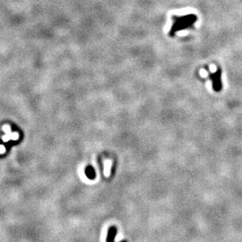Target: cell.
Here are the masks:
<instances>
[{
    "mask_svg": "<svg viewBox=\"0 0 242 242\" xmlns=\"http://www.w3.org/2000/svg\"><path fill=\"white\" fill-rule=\"evenodd\" d=\"M85 175L90 179H94L96 178V172H95L94 169L92 166H88L85 169Z\"/></svg>",
    "mask_w": 242,
    "mask_h": 242,
    "instance_id": "obj_5",
    "label": "cell"
},
{
    "mask_svg": "<svg viewBox=\"0 0 242 242\" xmlns=\"http://www.w3.org/2000/svg\"><path fill=\"white\" fill-rule=\"evenodd\" d=\"M5 153V148L4 145H0V153Z\"/></svg>",
    "mask_w": 242,
    "mask_h": 242,
    "instance_id": "obj_6",
    "label": "cell"
},
{
    "mask_svg": "<svg viewBox=\"0 0 242 242\" xmlns=\"http://www.w3.org/2000/svg\"><path fill=\"white\" fill-rule=\"evenodd\" d=\"M197 21V16L194 13H188L186 15H173L172 26L169 32L171 37H173L176 33L187 29L192 28Z\"/></svg>",
    "mask_w": 242,
    "mask_h": 242,
    "instance_id": "obj_1",
    "label": "cell"
},
{
    "mask_svg": "<svg viewBox=\"0 0 242 242\" xmlns=\"http://www.w3.org/2000/svg\"><path fill=\"white\" fill-rule=\"evenodd\" d=\"M222 71L221 69H217L215 73H209V77L213 82V88L215 92H220L222 90Z\"/></svg>",
    "mask_w": 242,
    "mask_h": 242,
    "instance_id": "obj_2",
    "label": "cell"
},
{
    "mask_svg": "<svg viewBox=\"0 0 242 242\" xmlns=\"http://www.w3.org/2000/svg\"><path fill=\"white\" fill-rule=\"evenodd\" d=\"M2 130L5 133V135L2 137L4 142H8L10 140H17L19 138V134L16 132H12L11 127L8 125H4L2 127Z\"/></svg>",
    "mask_w": 242,
    "mask_h": 242,
    "instance_id": "obj_3",
    "label": "cell"
},
{
    "mask_svg": "<svg viewBox=\"0 0 242 242\" xmlns=\"http://www.w3.org/2000/svg\"><path fill=\"white\" fill-rule=\"evenodd\" d=\"M117 231H118L117 230V227H115V226L109 227V232H108V236H107L106 242H114L116 234H117Z\"/></svg>",
    "mask_w": 242,
    "mask_h": 242,
    "instance_id": "obj_4",
    "label": "cell"
}]
</instances>
